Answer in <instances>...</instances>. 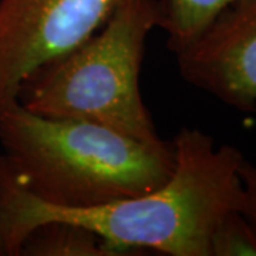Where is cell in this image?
<instances>
[{"mask_svg":"<svg viewBox=\"0 0 256 256\" xmlns=\"http://www.w3.org/2000/svg\"><path fill=\"white\" fill-rule=\"evenodd\" d=\"M20 256H117L92 229L64 220H50L28 234Z\"/></svg>","mask_w":256,"mask_h":256,"instance_id":"6","label":"cell"},{"mask_svg":"<svg viewBox=\"0 0 256 256\" xmlns=\"http://www.w3.org/2000/svg\"><path fill=\"white\" fill-rule=\"evenodd\" d=\"M239 175L244 191L238 210L256 228V165L245 158L239 166Z\"/></svg>","mask_w":256,"mask_h":256,"instance_id":"9","label":"cell"},{"mask_svg":"<svg viewBox=\"0 0 256 256\" xmlns=\"http://www.w3.org/2000/svg\"><path fill=\"white\" fill-rule=\"evenodd\" d=\"M210 256H256V228L240 210L222 216L210 236Z\"/></svg>","mask_w":256,"mask_h":256,"instance_id":"8","label":"cell"},{"mask_svg":"<svg viewBox=\"0 0 256 256\" xmlns=\"http://www.w3.org/2000/svg\"><path fill=\"white\" fill-rule=\"evenodd\" d=\"M10 171L33 196L58 208H92L146 195L172 176V141L150 144L92 121L53 118L18 101L0 114Z\"/></svg>","mask_w":256,"mask_h":256,"instance_id":"2","label":"cell"},{"mask_svg":"<svg viewBox=\"0 0 256 256\" xmlns=\"http://www.w3.org/2000/svg\"><path fill=\"white\" fill-rule=\"evenodd\" d=\"M188 84L240 112L256 111V0H236L176 54Z\"/></svg>","mask_w":256,"mask_h":256,"instance_id":"5","label":"cell"},{"mask_svg":"<svg viewBox=\"0 0 256 256\" xmlns=\"http://www.w3.org/2000/svg\"><path fill=\"white\" fill-rule=\"evenodd\" d=\"M172 176L156 191L92 208L44 204L18 182L0 156V256H20L24 239L50 220L92 229L117 256H210L222 216L239 210L245 160L236 146L216 148L201 130L182 128L172 140Z\"/></svg>","mask_w":256,"mask_h":256,"instance_id":"1","label":"cell"},{"mask_svg":"<svg viewBox=\"0 0 256 256\" xmlns=\"http://www.w3.org/2000/svg\"><path fill=\"white\" fill-rule=\"evenodd\" d=\"M158 0H124L107 23L22 82L18 101L53 118L92 121L140 141H164L140 87L148 34L161 28Z\"/></svg>","mask_w":256,"mask_h":256,"instance_id":"3","label":"cell"},{"mask_svg":"<svg viewBox=\"0 0 256 256\" xmlns=\"http://www.w3.org/2000/svg\"><path fill=\"white\" fill-rule=\"evenodd\" d=\"M124 0H0V114L42 64L100 30Z\"/></svg>","mask_w":256,"mask_h":256,"instance_id":"4","label":"cell"},{"mask_svg":"<svg viewBox=\"0 0 256 256\" xmlns=\"http://www.w3.org/2000/svg\"><path fill=\"white\" fill-rule=\"evenodd\" d=\"M236 0H158L166 46L175 56L190 47Z\"/></svg>","mask_w":256,"mask_h":256,"instance_id":"7","label":"cell"}]
</instances>
